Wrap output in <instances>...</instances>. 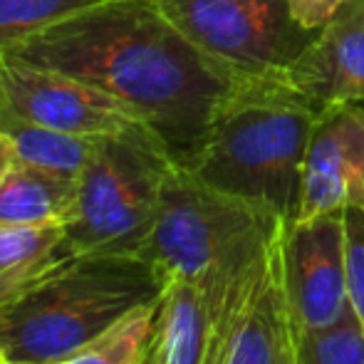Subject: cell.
Segmentation results:
<instances>
[{
  "label": "cell",
  "instance_id": "1",
  "mask_svg": "<svg viewBox=\"0 0 364 364\" xmlns=\"http://www.w3.org/2000/svg\"><path fill=\"white\" fill-rule=\"evenodd\" d=\"M5 53L85 80L119 100L188 168L258 77L186 38L151 0H105L20 38Z\"/></svg>",
  "mask_w": 364,
  "mask_h": 364
},
{
  "label": "cell",
  "instance_id": "2",
  "mask_svg": "<svg viewBox=\"0 0 364 364\" xmlns=\"http://www.w3.org/2000/svg\"><path fill=\"white\" fill-rule=\"evenodd\" d=\"M288 220L173 166L141 258L203 292L213 322L230 315L275 255Z\"/></svg>",
  "mask_w": 364,
  "mask_h": 364
},
{
  "label": "cell",
  "instance_id": "3",
  "mask_svg": "<svg viewBox=\"0 0 364 364\" xmlns=\"http://www.w3.org/2000/svg\"><path fill=\"white\" fill-rule=\"evenodd\" d=\"M164 278L146 258L75 253L0 302V357L8 364H65L159 300Z\"/></svg>",
  "mask_w": 364,
  "mask_h": 364
},
{
  "label": "cell",
  "instance_id": "4",
  "mask_svg": "<svg viewBox=\"0 0 364 364\" xmlns=\"http://www.w3.org/2000/svg\"><path fill=\"white\" fill-rule=\"evenodd\" d=\"M322 107L283 80H255L220 114L211 136L186 168L230 196L297 218L302 168Z\"/></svg>",
  "mask_w": 364,
  "mask_h": 364
},
{
  "label": "cell",
  "instance_id": "5",
  "mask_svg": "<svg viewBox=\"0 0 364 364\" xmlns=\"http://www.w3.org/2000/svg\"><path fill=\"white\" fill-rule=\"evenodd\" d=\"M176 161L146 124L107 134L80 176L77 206L65 223L75 253L141 255Z\"/></svg>",
  "mask_w": 364,
  "mask_h": 364
},
{
  "label": "cell",
  "instance_id": "6",
  "mask_svg": "<svg viewBox=\"0 0 364 364\" xmlns=\"http://www.w3.org/2000/svg\"><path fill=\"white\" fill-rule=\"evenodd\" d=\"M191 43L238 73L278 80L312 43L290 0H151Z\"/></svg>",
  "mask_w": 364,
  "mask_h": 364
},
{
  "label": "cell",
  "instance_id": "7",
  "mask_svg": "<svg viewBox=\"0 0 364 364\" xmlns=\"http://www.w3.org/2000/svg\"><path fill=\"white\" fill-rule=\"evenodd\" d=\"M278 273L297 332L320 330L350 310L345 211L288 223L278 245Z\"/></svg>",
  "mask_w": 364,
  "mask_h": 364
},
{
  "label": "cell",
  "instance_id": "8",
  "mask_svg": "<svg viewBox=\"0 0 364 364\" xmlns=\"http://www.w3.org/2000/svg\"><path fill=\"white\" fill-rule=\"evenodd\" d=\"M0 112L50 129L82 136H107L136 124V117L105 90L25 63L0 50Z\"/></svg>",
  "mask_w": 364,
  "mask_h": 364
},
{
  "label": "cell",
  "instance_id": "9",
  "mask_svg": "<svg viewBox=\"0 0 364 364\" xmlns=\"http://www.w3.org/2000/svg\"><path fill=\"white\" fill-rule=\"evenodd\" d=\"M347 208H364V105H335L320 112L307 146L295 220Z\"/></svg>",
  "mask_w": 364,
  "mask_h": 364
},
{
  "label": "cell",
  "instance_id": "10",
  "mask_svg": "<svg viewBox=\"0 0 364 364\" xmlns=\"http://www.w3.org/2000/svg\"><path fill=\"white\" fill-rule=\"evenodd\" d=\"M280 80L317 107L364 102V0H345Z\"/></svg>",
  "mask_w": 364,
  "mask_h": 364
},
{
  "label": "cell",
  "instance_id": "11",
  "mask_svg": "<svg viewBox=\"0 0 364 364\" xmlns=\"http://www.w3.org/2000/svg\"><path fill=\"white\" fill-rule=\"evenodd\" d=\"M223 364H297V330L280 285L278 250L230 315Z\"/></svg>",
  "mask_w": 364,
  "mask_h": 364
},
{
  "label": "cell",
  "instance_id": "12",
  "mask_svg": "<svg viewBox=\"0 0 364 364\" xmlns=\"http://www.w3.org/2000/svg\"><path fill=\"white\" fill-rule=\"evenodd\" d=\"M213 327L216 322L203 292L186 280H166L151 335L159 360L164 364H203Z\"/></svg>",
  "mask_w": 364,
  "mask_h": 364
},
{
  "label": "cell",
  "instance_id": "13",
  "mask_svg": "<svg viewBox=\"0 0 364 364\" xmlns=\"http://www.w3.org/2000/svg\"><path fill=\"white\" fill-rule=\"evenodd\" d=\"M77 191L80 178L13 161L0 178V225L68 223Z\"/></svg>",
  "mask_w": 364,
  "mask_h": 364
},
{
  "label": "cell",
  "instance_id": "14",
  "mask_svg": "<svg viewBox=\"0 0 364 364\" xmlns=\"http://www.w3.org/2000/svg\"><path fill=\"white\" fill-rule=\"evenodd\" d=\"M0 132L10 141L15 161L73 178L82 176L102 139V136H82L50 129L3 112H0Z\"/></svg>",
  "mask_w": 364,
  "mask_h": 364
},
{
  "label": "cell",
  "instance_id": "15",
  "mask_svg": "<svg viewBox=\"0 0 364 364\" xmlns=\"http://www.w3.org/2000/svg\"><path fill=\"white\" fill-rule=\"evenodd\" d=\"M65 223L0 225V302L68 255Z\"/></svg>",
  "mask_w": 364,
  "mask_h": 364
},
{
  "label": "cell",
  "instance_id": "16",
  "mask_svg": "<svg viewBox=\"0 0 364 364\" xmlns=\"http://www.w3.org/2000/svg\"><path fill=\"white\" fill-rule=\"evenodd\" d=\"M161 300V297H159ZM159 300L149 302L132 312L127 320H122L114 330L75 355L65 364H139L144 360V352L151 342L154 325H156Z\"/></svg>",
  "mask_w": 364,
  "mask_h": 364
},
{
  "label": "cell",
  "instance_id": "17",
  "mask_svg": "<svg viewBox=\"0 0 364 364\" xmlns=\"http://www.w3.org/2000/svg\"><path fill=\"white\" fill-rule=\"evenodd\" d=\"M297 364H364V330L355 312L320 330L297 332Z\"/></svg>",
  "mask_w": 364,
  "mask_h": 364
},
{
  "label": "cell",
  "instance_id": "18",
  "mask_svg": "<svg viewBox=\"0 0 364 364\" xmlns=\"http://www.w3.org/2000/svg\"><path fill=\"white\" fill-rule=\"evenodd\" d=\"M97 3L105 0H0V50Z\"/></svg>",
  "mask_w": 364,
  "mask_h": 364
},
{
  "label": "cell",
  "instance_id": "19",
  "mask_svg": "<svg viewBox=\"0 0 364 364\" xmlns=\"http://www.w3.org/2000/svg\"><path fill=\"white\" fill-rule=\"evenodd\" d=\"M347 297L364 330V208H347Z\"/></svg>",
  "mask_w": 364,
  "mask_h": 364
},
{
  "label": "cell",
  "instance_id": "20",
  "mask_svg": "<svg viewBox=\"0 0 364 364\" xmlns=\"http://www.w3.org/2000/svg\"><path fill=\"white\" fill-rule=\"evenodd\" d=\"M345 0H290L295 20L305 30H320Z\"/></svg>",
  "mask_w": 364,
  "mask_h": 364
},
{
  "label": "cell",
  "instance_id": "21",
  "mask_svg": "<svg viewBox=\"0 0 364 364\" xmlns=\"http://www.w3.org/2000/svg\"><path fill=\"white\" fill-rule=\"evenodd\" d=\"M235 312V310H233ZM230 312V315H233ZM230 315L220 317L213 327V337H211V345H208V352H206V360L203 364H223L225 360V340H228V325H230Z\"/></svg>",
  "mask_w": 364,
  "mask_h": 364
},
{
  "label": "cell",
  "instance_id": "22",
  "mask_svg": "<svg viewBox=\"0 0 364 364\" xmlns=\"http://www.w3.org/2000/svg\"><path fill=\"white\" fill-rule=\"evenodd\" d=\"M13 161H15V156H13V149H10V141L5 139V134L0 132V178L5 176V171H8Z\"/></svg>",
  "mask_w": 364,
  "mask_h": 364
},
{
  "label": "cell",
  "instance_id": "23",
  "mask_svg": "<svg viewBox=\"0 0 364 364\" xmlns=\"http://www.w3.org/2000/svg\"><path fill=\"white\" fill-rule=\"evenodd\" d=\"M144 364H164L161 360H159V355H156V350H154V345H151V342H149V347H146Z\"/></svg>",
  "mask_w": 364,
  "mask_h": 364
},
{
  "label": "cell",
  "instance_id": "24",
  "mask_svg": "<svg viewBox=\"0 0 364 364\" xmlns=\"http://www.w3.org/2000/svg\"><path fill=\"white\" fill-rule=\"evenodd\" d=\"M0 364H8V362H5V360H3V357H0Z\"/></svg>",
  "mask_w": 364,
  "mask_h": 364
},
{
  "label": "cell",
  "instance_id": "25",
  "mask_svg": "<svg viewBox=\"0 0 364 364\" xmlns=\"http://www.w3.org/2000/svg\"><path fill=\"white\" fill-rule=\"evenodd\" d=\"M144 357H146V352H144ZM139 364H144V360H141V362H139Z\"/></svg>",
  "mask_w": 364,
  "mask_h": 364
}]
</instances>
